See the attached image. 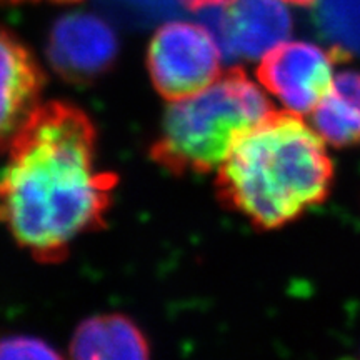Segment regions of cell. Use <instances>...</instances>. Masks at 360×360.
Segmentation results:
<instances>
[{
	"mask_svg": "<svg viewBox=\"0 0 360 360\" xmlns=\"http://www.w3.org/2000/svg\"><path fill=\"white\" fill-rule=\"evenodd\" d=\"M8 152L0 222L39 262H60L80 236L105 227L119 177L97 167L96 125L84 110L39 105Z\"/></svg>",
	"mask_w": 360,
	"mask_h": 360,
	"instance_id": "cell-1",
	"label": "cell"
},
{
	"mask_svg": "<svg viewBox=\"0 0 360 360\" xmlns=\"http://www.w3.org/2000/svg\"><path fill=\"white\" fill-rule=\"evenodd\" d=\"M332 182L334 165L319 134L297 114L274 110L237 139L215 188L227 209L270 231L326 200Z\"/></svg>",
	"mask_w": 360,
	"mask_h": 360,
	"instance_id": "cell-2",
	"label": "cell"
},
{
	"mask_svg": "<svg viewBox=\"0 0 360 360\" xmlns=\"http://www.w3.org/2000/svg\"><path fill=\"white\" fill-rule=\"evenodd\" d=\"M272 112L259 85L233 67L200 92L172 102L150 157L170 174H207L219 169L240 135Z\"/></svg>",
	"mask_w": 360,
	"mask_h": 360,
	"instance_id": "cell-3",
	"label": "cell"
},
{
	"mask_svg": "<svg viewBox=\"0 0 360 360\" xmlns=\"http://www.w3.org/2000/svg\"><path fill=\"white\" fill-rule=\"evenodd\" d=\"M222 52L204 25L167 22L154 34L147 51V69L157 92L180 101L200 92L219 77Z\"/></svg>",
	"mask_w": 360,
	"mask_h": 360,
	"instance_id": "cell-4",
	"label": "cell"
},
{
	"mask_svg": "<svg viewBox=\"0 0 360 360\" xmlns=\"http://www.w3.org/2000/svg\"><path fill=\"white\" fill-rule=\"evenodd\" d=\"M200 12L229 60L262 58L292 32L290 12L281 0H227Z\"/></svg>",
	"mask_w": 360,
	"mask_h": 360,
	"instance_id": "cell-5",
	"label": "cell"
},
{
	"mask_svg": "<svg viewBox=\"0 0 360 360\" xmlns=\"http://www.w3.org/2000/svg\"><path fill=\"white\" fill-rule=\"evenodd\" d=\"M340 58L332 51L302 42H282L262 57L257 69L260 84L292 114H310L332 87L334 64Z\"/></svg>",
	"mask_w": 360,
	"mask_h": 360,
	"instance_id": "cell-6",
	"label": "cell"
},
{
	"mask_svg": "<svg viewBox=\"0 0 360 360\" xmlns=\"http://www.w3.org/2000/svg\"><path fill=\"white\" fill-rule=\"evenodd\" d=\"M47 56L57 74L67 82L89 84L115 64L119 40L101 17L74 12L53 24Z\"/></svg>",
	"mask_w": 360,
	"mask_h": 360,
	"instance_id": "cell-7",
	"label": "cell"
},
{
	"mask_svg": "<svg viewBox=\"0 0 360 360\" xmlns=\"http://www.w3.org/2000/svg\"><path fill=\"white\" fill-rule=\"evenodd\" d=\"M45 84L34 53L0 27V152H6L29 117L40 105Z\"/></svg>",
	"mask_w": 360,
	"mask_h": 360,
	"instance_id": "cell-8",
	"label": "cell"
},
{
	"mask_svg": "<svg viewBox=\"0 0 360 360\" xmlns=\"http://www.w3.org/2000/svg\"><path fill=\"white\" fill-rule=\"evenodd\" d=\"M75 359H147L150 345L132 319L122 314H105L84 321L70 342Z\"/></svg>",
	"mask_w": 360,
	"mask_h": 360,
	"instance_id": "cell-9",
	"label": "cell"
},
{
	"mask_svg": "<svg viewBox=\"0 0 360 360\" xmlns=\"http://www.w3.org/2000/svg\"><path fill=\"white\" fill-rule=\"evenodd\" d=\"M312 124L327 143L350 147L360 143V72H340L327 96L312 110Z\"/></svg>",
	"mask_w": 360,
	"mask_h": 360,
	"instance_id": "cell-10",
	"label": "cell"
},
{
	"mask_svg": "<svg viewBox=\"0 0 360 360\" xmlns=\"http://www.w3.org/2000/svg\"><path fill=\"white\" fill-rule=\"evenodd\" d=\"M314 24L340 62L360 57V0H315Z\"/></svg>",
	"mask_w": 360,
	"mask_h": 360,
	"instance_id": "cell-11",
	"label": "cell"
},
{
	"mask_svg": "<svg viewBox=\"0 0 360 360\" xmlns=\"http://www.w3.org/2000/svg\"><path fill=\"white\" fill-rule=\"evenodd\" d=\"M51 344L30 335L0 337V359H60Z\"/></svg>",
	"mask_w": 360,
	"mask_h": 360,
	"instance_id": "cell-12",
	"label": "cell"
},
{
	"mask_svg": "<svg viewBox=\"0 0 360 360\" xmlns=\"http://www.w3.org/2000/svg\"><path fill=\"white\" fill-rule=\"evenodd\" d=\"M227 0H180L184 7H187L188 11H200V8L217 6V4H224Z\"/></svg>",
	"mask_w": 360,
	"mask_h": 360,
	"instance_id": "cell-13",
	"label": "cell"
},
{
	"mask_svg": "<svg viewBox=\"0 0 360 360\" xmlns=\"http://www.w3.org/2000/svg\"><path fill=\"white\" fill-rule=\"evenodd\" d=\"M287 2L295 4V6H300V7H310L314 6L315 0H287Z\"/></svg>",
	"mask_w": 360,
	"mask_h": 360,
	"instance_id": "cell-14",
	"label": "cell"
},
{
	"mask_svg": "<svg viewBox=\"0 0 360 360\" xmlns=\"http://www.w3.org/2000/svg\"><path fill=\"white\" fill-rule=\"evenodd\" d=\"M147 2L159 4V6H167V4H170V6H175V4H180V0H147Z\"/></svg>",
	"mask_w": 360,
	"mask_h": 360,
	"instance_id": "cell-15",
	"label": "cell"
},
{
	"mask_svg": "<svg viewBox=\"0 0 360 360\" xmlns=\"http://www.w3.org/2000/svg\"><path fill=\"white\" fill-rule=\"evenodd\" d=\"M53 2H77V0H53Z\"/></svg>",
	"mask_w": 360,
	"mask_h": 360,
	"instance_id": "cell-16",
	"label": "cell"
},
{
	"mask_svg": "<svg viewBox=\"0 0 360 360\" xmlns=\"http://www.w3.org/2000/svg\"><path fill=\"white\" fill-rule=\"evenodd\" d=\"M8 2H19V0H8Z\"/></svg>",
	"mask_w": 360,
	"mask_h": 360,
	"instance_id": "cell-17",
	"label": "cell"
}]
</instances>
